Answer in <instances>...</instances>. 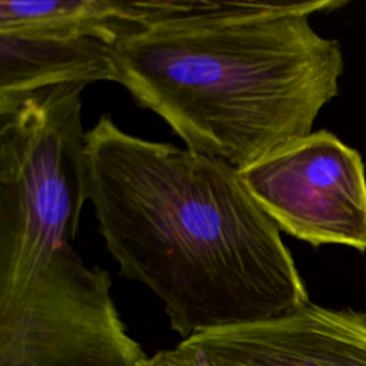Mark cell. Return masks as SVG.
I'll use <instances>...</instances> for the list:
<instances>
[{"mask_svg":"<svg viewBox=\"0 0 366 366\" xmlns=\"http://www.w3.org/2000/svg\"><path fill=\"white\" fill-rule=\"evenodd\" d=\"M89 200L120 274L152 290L182 340L309 300L280 229L227 162L122 130L86 133Z\"/></svg>","mask_w":366,"mask_h":366,"instance_id":"1","label":"cell"},{"mask_svg":"<svg viewBox=\"0 0 366 366\" xmlns=\"http://www.w3.org/2000/svg\"><path fill=\"white\" fill-rule=\"evenodd\" d=\"M346 1L152 0L112 46L116 83L184 147L243 169L312 133L339 92V41L309 17Z\"/></svg>","mask_w":366,"mask_h":366,"instance_id":"2","label":"cell"},{"mask_svg":"<svg viewBox=\"0 0 366 366\" xmlns=\"http://www.w3.org/2000/svg\"><path fill=\"white\" fill-rule=\"evenodd\" d=\"M86 84L41 89L0 114V296L71 246L89 200Z\"/></svg>","mask_w":366,"mask_h":366,"instance_id":"3","label":"cell"},{"mask_svg":"<svg viewBox=\"0 0 366 366\" xmlns=\"http://www.w3.org/2000/svg\"><path fill=\"white\" fill-rule=\"evenodd\" d=\"M106 269L66 246L24 286L0 296V366H142Z\"/></svg>","mask_w":366,"mask_h":366,"instance_id":"4","label":"cell"},{"mask_svg":"<svg viewBox=\"0 0 366 366\" xmlns=\"http://www.w3.org/2000/svg\"><path fill=\"white\" fill-rule=\"evenodd\" d=\"M239 174L280 232L312 246L366 250L363 160L333 133L312 132L239 169Z\"/></svg>","mask_w":366,"mask_h":366,"instance_id":"5","label":"cell"},{"mask_svg":"<svg viewBox=\"0 0 366 366\" xmlns=\"http://www.w3.org/2000/svg\"><path fill=\"white\" fill-rule=\"evenodd\" d=\"M202 366H366V312L306 306L179 343Z\"/></svg>","mask_w":366,"mask_h":366,"instance_id":"6","label":"cell"},{"mask_svg":"<svg viewBox=\"0 0 366 366\" xmlns=\"http://www.w3.org/2000/svg\"><path fill=\"white\" fill-rule=\"evenodd\" d=\"M96 81H116L110 44L0 30V114L41 89Z\"/></svg>","mask_w":366,"mask_h":366,"instance_id":"7","label":"cell"},{"mask_svg":"<svg viewBox=\"0 0 366 366\" xmlns=\"http://www.w3.org/2000/svg\"><path fill=\"white\" fill-rule=\"evenodd\" d=\"M140 0H0V30L90 37L113 46L143 27Z\"/></svg>","mask_w":366,"mask_h":366,"instance_id":"8","label":"cell"},{"mask_svg":"<svg viewBox=\"0 0 366 366\" xmlns=\"http://www.w3.org/2000/svg\"><path fill=\"white\" fill-rule=\"evenodd\" d=\"M142 366H202L179 345L173 349L160 350L147 357Z\"/></svg>","mask_w":366,"mask_h":366,"instance_id":"9","label":"cell"}]
</instances>
